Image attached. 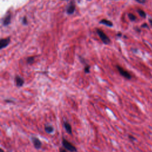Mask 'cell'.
Returning a JSON list of instances; mask_svg holds the SVG:
<instances>
[{"instance_id": "cell-2", "label": "cell", "mask_w": 152, "mask_h": 152, "mask_svg": "<svg viewBox=\"0 0 152 152\" xmlns=\"http://www.w3.org/2000/svg\"><path fill=\"white\" fill-rule=\"evenodd\" d=\"M97 33L98 34L100 39L102 40V41L104 44L107 45L110 43V39L107 36V35L102 30H101L100 29H97Z\"/></svg>"}, {"instance_id": "cell-12", "label": "cell", "mask_w": 152, "mask_h": 152, "mask_svg": "<svg viewBox=\"0 0 152 152\" xmlns=\"http://www.w3.org/2000/svg\"><path fill=\"white\" fill-rule=\"evenodd\" d=\"M137 12L141 17H142V18L146 17V13L143 10H142L141 9H138V10H137Z\"/></svg>"}, {"instance_id": "cell-3", "label": "cell", "mask_w": 152, "mask_h": 152, "mask_svg": "<svg viewBox=\"0 0 152 152\" xmlns=\"http://www.w3.org/2000/svg\"><path fill=\"white\" fill-rule=\"evenodd\" d=\"M31 141L32 142V144L34 146V147L36 149H40L42 146V143L41 141L36 137L35 136H31Z\"/></svg>"}, {"instance_id": "cell-13", "label": "cell", "mask_w": 152, "mask_h": 152, "mask_svg": "<svg viewBox=\"0 0 152 152\" xmlns=\"http://www.w3.org/2000/svg\"><path fill=\"white\" fill-rule=\"evenodd\" d=\"M128 17L130 19L131 21H135L136 20V17L132 13H129L128 14Z\"/></svg>"}, {"instance_id": "cell-1", "label": "cell", "mask_w": 152, "mask_h": 152, "mask_svg": "<svg viewBox=\"0 0 152 152\" xmlns=\"http://www.w3.org/2000/svg\"><path fill=\"white\" fill-rule=\"evenodd\" d=\"M62 146L68 151L70 152H77V148L70 142H69L67 140L63 138L62 140Z\"/></svg>"}, {"instance_id": "cell-21", "label": "cell", "mask_w": 152, "mask_h": 152, "mask_svg": "<svg viewBox=\"0 0 152 152\" xmlns=\"http://www.w3.org/2000/svg\"><path fill=\"white\" fill-rule=\"evenodd\" d=\"M1 152H4V151L1 148Z\"/></svg>"}, {"instance_id": "cell-20", "label": "cell", "mask_w": 152, "mask_h": 152, "mask_svg": "<svg viewBox=\"0 0 152 152\" xmlns=\"http://www.w3.org/2000/svg\"><path fill=\"white\" fill-rule=\"evenodd\" d=\"M148 21H149V23H150V24H151V26H152V18H149Z\"/></svg>"}, {"instance_id": "cell-4", "label": "cell", "mask_w": 152, "mask_h": 152, "mask_svg": "<svg viewBox=\"0 0 152 152\" xmlns=\"http://www.w3.org/2000/svg\"><path fill=\"white\" fill-rule=\"evenodd\" d=\"M117 68H118V71L119 72L120 74L123 76L124 77H125V78L126 79H128V80H130L131 78V75H130V74L127 71H126L125 69H124L123 68L121 67L120 66H118L117 65Z\"/></svg>"}, {"instance_id": "cell-10", "label": "cell", "mask_w": 152, "mask_h": 152, "mask_svg": "<svg viewBox=\"0 0 152 152\" xmlns=\"http://www.w3.org/2000/svg\"><path fill=\"white\" fill-rule=\"evenodd\" d=\"M75 7L74 4H71L69 5L67 9H66V12L68 14H72L74 13V12L75 11Z\"/></svg>"}, {"instance_id": "cell-19", "label": "cell", "mask_w": 152, "mask_h": 152, "mask_svg": "<svg viewBox=\"0 0 152 152\" xmlns=\"http://www.w3.org/2000/svg\"><path fill=\"white\" fill-rule=\"evenodd\" d=\"M128 137H129V139H130V140H135V138L133 136L129 135Z\"/></svg>"}, {"instance_id": "cell-9", "label": "cell", "mask_w": 152, "mask_h": 152, "mask_svg": "<svg viewBox=\"0 0 152 152\" xmlns=\"http://www.w3.org/2000/svg\"><path fill=\"white\" fill-rule=\"evenodd\" d=\"M10 21H11V14H9L7 15H6L5 17L4 18L3 20V25L4 26H7L10 24Z\"/></svg>"}, {"instance_id": "cell-7", "label": "cell", "mask_w": 152, "mask_h": 152, "mask_svg": "<svg viewBox=\"0 0 152 152\" xmlns=\"http://www.w3.org/2000/svg\"><path fill=\"white\" fill-rule=\"evenodd\" d=\"M24 80L20 76L15 77V83L17 87H21L24 84Z\"/></svg>"}, {"instance_id": "cell-16", "label": "cell", "mask_w": 152, "mask_h": 152, "mask_svg": "<svg viewBox=\"0 0 152 152\" xmlns=\"http://www.w3.org/2000/svg\"><path fill=\"white\" fill-rule=\"evenodd\" d=\"M22 21H23V24H24V25H26V24H27V23H27V18H26V17H23Z\"/></svg>"}, {"instance_id": "cell-11", "label": "cell", "mask_w": 152, "mask_h": 152, "mask_svg": "<svg viewBox=\"0 0 152 152\" xmlns=\"http://www.w3.org/2000/svg\"><path fill=\"white\" fill-rule=\"evenodd\" d=\"M100 23L101 24H104L107 26H109V27H112L113 26V23L110 21H109V20H102L100 21Z\"/></svg>"}, {"instance_id": "cell-15", "label": "cell", "mask_w": 152, "mask_h": 152, "mask_svg": "<svg viewBox=\"0 0 152 152\" xmlns=\"http://www.w3.org/2000/svg\"><path fill=\"white\" fill-rule=\"evenodd\" d=\"M84 71L86 73H89L90 72V66L88 65L86 66L84 68Z\"/></svg>"}, {"instance_id": "cell-6", "label": "cell", "mask_w": 152, "mask_h": 152, "mask_svg": "<svg viewBox=\"0 0 152 152\" xmlns=\"http://www.w3.org/2000/svg\"><path fill=\"white\" fill-rule=\"evenodd\" d=\"M64 127L66 132L68 134L72 135V127H71V125L67 121H64Z\"/></svg>"}, {"instance_id": "cell-18", "label": "cell", "mask_w": 152, "mask_h": 152, "mask_svg": "<svg viewBox=\"0 0 152 152\" xmlns=\"http://www.w3.org/2000/svg\"><path fill=\"white\" fill-rule=\"evenodd\" d=\"M59 152H66V151L65 149H64L63 148H60Z\"/></svg>"}, {"instance_id": "cell-17", "label": "cell", "mask_w": 152, "mask_h": 152, "mask_svg": "<svg viewBox=\"0 0 152 152\" xmlns=\"http://www.w3.org/2000/svg\"><path fill=\"white\" fill-rule=\"evenodd\" d=\"M135 1L141 4H144L146 2V0H135Z\"/></svg>"}, {"instance_id": "cell-14", "label": "cell", "mask_w": 152, "mask_h": 152, "mask_svg": "<svg viewBox=\"0 0 152 152\" xmlns=\"http://www.w3.org/2000/svg\"><path fill=\"white\" fill-rule=\"evenodd\" d=\"M34 61V57L33 56H31V57H28L27 59V62L28 64H32Z\"/></svg>"}, {"instance_id": "cell-8", "label": "cell", "mask_w": 152, "mask_h": 152, "mask_svg": "<svg viewBox=\"0 0 152 152\" xmlns=\"http://www.w3.org/2000/svg\"><path fill=\"white\" fill-rule=\"evenodd\" d=\"M45 131L48 134H51L54 131V128L51 125H46L45 126Z\"/></svg>"}, {"instance_id": "cell-5", "label": "cell", "mask_w": 152, "mask_h": 152, "mask_svg": "<svg viewBox=\"0 0 152 152\" xmlns=\"http://www.w3.org/2000/svg\"><path fill=\"white\" fill-rule=\"evenodd\" d=\"M10 42V38L8 37L6 39H2L0 41V49H2L7 47Z\"/></svg>"}]
</instances>
